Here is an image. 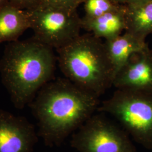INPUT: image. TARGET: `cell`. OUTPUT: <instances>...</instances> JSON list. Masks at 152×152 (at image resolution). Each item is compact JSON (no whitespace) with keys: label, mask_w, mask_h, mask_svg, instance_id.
Instances as JSON below:
<instances>
[{"label":"cell","mask_w":152,"mask_h":152,"mask_svg":"<svg viewBox=\"0 0 152 152\" xmlns=\"http://www.w3.org/2000/svg\"><path fill=\"white\" fill-rule=\"evenodd\" d=\"M99 98L66 78L49 82L29 103L38 136L47 146L60 145L98 110Z\"/></svg>","instance_id":"1"},{"label":"cell","mask_w":152,"mask_h":152,"mask_svg":"<svg viewBox=\"0 0 152 152\" xmlns=\"http://www.w3.org/2000/svg\"><path fill=\"white\" fill-rule=\"evenodd\" d=\"M57 58L53 49L33 37L10 42L0 61L2 81L15 107L23 109L52 80Z\"/></svg>","instance_id":"2"},{"label":"cell","mask_w":152,"mask_h":152,"mask_svg":"<svg viewBox=\"0 0 152 152\" xmlns=\"http://www.w3.org/2000/svg\"><path fill=\"white\" fill-rule=\"evenodd\" d=\"M56 51L61 71L78 86L100 97L112 86L114 70L102 39L80 34Z\"/></svg>","instance_id":"3"},{"label":"cell","mask_w":152,"mask_h":152,"mask_svg":"<svg viewBox=\"0 0 152 152\" xmlns=\"http://www.w3.org/2000/svg\"><path fill=\"white\" fill-rule=\"evenodd\" d=\"M97 110L112 115L135 141L152 150V93L116 89Z\"/></svg>","instance_id":"4"},{"label":"cell","mask_w":152,"mask_h":152,"mask_svg":"<svg viewBox=\"0 0 152 152\" xmlns=\"http://www.w3.org/2000/svg\"><path fill=\"white\" fill-rule=\"evenodd\" d=\"M27 11L33 37L53 49H60L81 34L82 18L77 10L38 6Z\"/></svg>","instance_id":"5"},{"label":"cell","mask_w":152,"mask_h":152,"mask_svg":"<svg viewBox=\"0 0 152 152\" xmlns=\"http://www.w3.org/2000/svg\"><path fill=\"white\" fill-rule=\"evenodd\" d=\"M70 143L78 152H137L127 132L100 114L82 125Z\"/></svg>","instance_id":"6"},{"label":"cell","mask_w":152,"mask_h":152,"mask_svg":"<svg viewBox=\"0 0 152 152\" xmlns=\"http://www.w3.org/2000/svg\"><path fill=\"white\" fill-rule=\"evenodd\" d=\"M37 141L27 119L0 110V152H32Z\"/></svg>","instance_id":"7"},{"label":"cell","mask_w":152,"mask_h":152,"mask_svg":"<svg viewBox=\"0 0 152 152\" xmlns=\"http://www.w3.org/2000/svg\"><path fill=\"white\" fill-rule=\"evenodd\" d=\"M116 89L152 93V50L149 46L133 55L115 75Z\"/></svg>","instance_id":"8"},{"label":"cell","mask_w":152,"mask_h":152,"mask_svg":"<svg viewBox=\"0 0 152 152\" xmlns=\"http://www.w3.org/2000/svg\"><path fill=\"white\" fill-rule=\"evenodd\" d=\"M82 27L98 38L105 40L114 38L126 30L125 5L119 6L95 18H82Z\"/></svg>","instance_id":"9"},{"label":"cell","mask_w":152,"mask_h":152,"mask_svg":"<svg viewBox=\"0 0 152 152\" xmlns=\"http://www.w3.org/2000/svg\"><path fill=\"white\" fill-rule=\"evenodd\" d=\"M104 44L114 70V76L133 55L140 52L148 46L145 40H142L127 32L105 40Z\"/></svg>","instance_id":"10"},{"label":"cell","mask_w":152,"mask_h":152,"mask_svg":"<svg viewBox=\"0 0 152 152\" xmlns=\"http://www.w3.org/2000/svg\"><path fill=\"white\" fill-rule=\"evenodd\" d=\"M28 28L31 20L27 10L10 3L0 9V44L17 41Z\"/></svg>","instance_id":"11"},{"label":"cell","mask_w":152,"mask_h":152,"mask_svg":"<svg viewBox=\"0 0 152 152\" xmlns=\"http://www.w3.org/2000/svg\"><path fill=\"white\" fill-rule=\"evenodd\" d=\"M127 32L142 40L152 33V1L125 5Z\"/></svg>","instance_id":"12"},{"label":"cell","mask_w":152,"mask_h":152,"mask_svg":"<svg viewBox=\"0 0 152 152\" xmlns=\"http://www.w3.org/2000/svg\"><path fill=\"white\" fill-rule=\"evenodd\" d=\"M83 3L85 12L83 18L86 19L101 16L121 5L115 4L112 0H85Z\"/></svg>","instance_id":"13"},{"label":"cell","mask_w":152,"mask_h":152,"mask_svg":"<svg viewBox=\"0 0 152 152\" xmlns=\"http://www.w3.org/2000/svg\"><path fill=\"white\" fill-rule=\"evenodd\" d=\"M82 0H40L39 5L43 7L77 10Z\"/></svg>","instance_id":"14"},{"label":"cell","mask_w":152,"mask_h":152,"mask_svg":"<svg viewBox=\"0 0 152 152\" xmlns=\"http://www.w3.org/2000/svg\"><path fill=\"white\" fill-rule=\"evenodd\" d=\"M40 0H9V2L16 7L24 10L34 9L39 5Z\"/></svg>","instance_id":"15"},{"label":"cell","mask_w":152,"mask_h":152,"mask_svg":"<svg viewBox=\"0 0 152 152\" xmlns=\"http://www.w3.org/2000/svg\"><path fill=\"white\" fill-rule=\"evenodd\" d=\"M149 1H152V0H129L128 2L126 5H132V4H139L144 3Z\"/></svg>","instance_id":"16"},{"label":"cell","mask_w":152,"mask_h":152,"mask_svg":"<svg viewBox=\"0 0 152 152\" xmlns=\"http://www.w3.org/2000/svg\"><path fill=\"white\" fill-rule=\"evenodd\" d=\"M112 1L116 4L125 5L126 4H127L129 0H112Z\"/></svg>","instance_id":"17"},{"label":"cell","mask_w":152,"mask_h":152,"mask_svg":"<svg viewBox=\"0 0 152 152\" xmlns=\"http://www.w3.org/2000/svg\"><path fill=\"white\" fill-rule=\"evenodd\" d=\"M8 3H9V0H0V9Z\"/></svg>","instance_id":"18"},{"label":"cell","mask_w":152,"mask_h":152,"mask_svg":"<svg viewBox=\"0 0 152 152\" xmlns=\"http://www.w3.org/2000/svg\"><path fill=\"white\" fill-rule=\"evenodd\" d=\"M82 1H83H83H85V0H82Z\"/></svg>","instance_id":"19"}]
</instances>
